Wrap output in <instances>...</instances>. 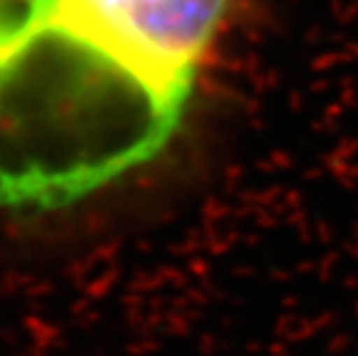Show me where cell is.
<instances>
[{"mask_svg": "<svg viewBox=\"0 0 358 356\" xmlns=\"http://www.w3.org/2000/svg\"><path fill=\"white\" fill-rule=\"evenodd\" d=\"M231 0H0V215L72 211L176 139Z\"/></svg>", "mask_w": 358, "mask_h": 356, "instance_id": "1", "label": "cell"}]
</instances>
